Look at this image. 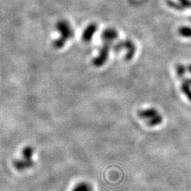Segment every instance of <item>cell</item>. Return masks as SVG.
I'll return each mask as SVG.
<instances>
[{
	"label": "cell",
	"instance_id": "8",
	"mask_svg": "<svg viewBox=\"0 0 191 191\" xmlns=\"http://www.w3.org/2000/svg\"><path fill=\"white\" fill-rule=\"evenodd\" d=\"M181 89L183 93L185 94L186 96L188 97V99L191 101V88L190 85L188 84L187 81L185 80H183L182 84H181Z\"/></svg>",
	"mask_w": 191,
	"mask_h": 191
},
{
	"label": "cell",
	"instance_id": "1",
	"mask_svg": "<svg viewBox=\"0 0 191 191\" xmlns=\"http://www.w3.org/2000/svg\"><path fill=\"white\" fill-rule=\"evenodd\" d=\"M56 29L61 36L53 41V45L55 49H61L65 45L67 41L74 36V31L71 25L65 20L58 21L56 24Z\"/></svg>",
	"mask_w": 191,
	"mask_h": 191
},
{
	"label": "cell",
	"instance_id": "10",
	"mask_svg": "<svg viewBox=\"0 0 191 191\" xmlns=\"http://www.w3.org/2000/svg\"><path fill=\"white\" fill-rule=\"evenodd\" d=\"M178 33L184 38H191V28L188 26H181L178 29Z\"/></svg>",
	"mask_w": 191,
	"mask_h": 191
},
{
	"label": "cell",
	"instance_id": "18",
	"mask_svg": "<svg viewBox=\"0 0 191 191\" xmlns=\"http://www.w3.org/2000/svg\"><path fill=\"white\" fill-rule=\"evenodd\" d=\"M190 21H191V17H190Z\"/></svg>",
	"mask_w": 191,
	"mask_h": 191
},
{
	"label": "cell",
	"instance_id": "16",
	"mask_svg": "<svg viewBox=\"0 0 191 191\" xmlns=\"http://www.w3.org/2000/svg\"><path fill=\"white\" fill-rule=\"evenodd\" d=\"M187 71H188V72H190L191 74V64H189L187 67Z\"/></svg>",
	"mask_w": 191,
	"mask_h": 191
},
{
	"label": "cell",
	"instance_id": "13",
	"mask_svg": "<svg viewBox=\"0 0 191 191\" xmlns=\"http://www.w3.org/2000/svg\"><path fill=\"white\" fill-rule=\"evenodd\" d=\"M187 70V67H185L183 64L178 63L176 66V74L179 78H183V76L185 75V72Z\"/></svg>",
	"mask_w": 191,
	"mask_h": 191
},
{
	"label": "cell",
	"instance_id": "9",
	"mask_svg": "<svg viewBox=\"0 0 191 191\" xmlns=\"http://www.w3.org/2000/svg\"><path fill=\"white\" fill-rule=\"evenodd\" d=\"M162 121H163L162 116L159 115V114H158L157 115L154 116V118L146 120V123H147V125H150V127H154L157 126L158 125H160L161 123H162Z\"/></svg>",
	"mask_w": 191,
	"mask_h": 191
},
{
	"label": "cell",
	"instance_id": "6",
	"mask_svg": "<svg viewBox=\"0 0 191 191\" xmlns=\"http://www.w3.org/2000/svg\"><path fill=\"white\" fill-rule=\"evenodd\" d=\"M14 167L16 169L21 171V170L27 169L29 168L32 167L33 166V162L32 160H28L23 158L21 159L15 161L14 162Z\"/></svg>",
	"mask_w": 191,
	"mask_h": 191
},
{
	"label": "cell",
	"instance_id": "3",
	"mask_svg": "<svg viewBox=\"0 0 191 191\" xmlns=\"http://www.w3.org/2000/svg\"><path fill=\"white\" fill-rule=\"evenodd\" d=\"M112 42L103 41L101 50L99 51V54L93 60V64L96 67H100L106 63L108 58L109 52L111 48Z\"/></svg>",
	"mask_w": 191,
	"mask_h": 191
},
{
	"label": "cell",
	"instance_id": "12",
	"mask_svg": "<svg viewBox=\"0 0 191 191\" xmlns=\"http://www.w3.org/2000/svg\"><path fill=\"white\" fill-rule=\"evenodd\" d=\"M166 4L170 8H172L177 11H183L185 9V8L179 2H176L173 0H166Z\"/></svg>",
	"mask_w": 191,
	"mask_h": 191
},
{
	"label": "cell",
	"instance_id": "5",
	"mask_svg": "<svg viewBox=\"0 0 191 191\" xmlns=\"http://www.w3.org/2000/svg\"><path fill=\"white\" fill-rule=\"evenodd\" d=\"M118 32L114 29H107L101 34V38L103 41L113 42L118 38Z\"/></svg>",
	"mask_w": 191,
	"mask_h": 191
},
{
	"label": "cell",
	"instance_id": "17",
	"mask_svg": "<svg viewBox=\"0 0 191 191\" xmlns=\"http://www.w3.org/2000/svg\"><path fill=\"white\" fill-rule=\"evenodd\" d=\"M185 80L191 86V79H185Z\"/></svg>",
	"mask_w": 191,
	"mask_h": 191
},
{
	"label": "cell",
	"instance_id": "2",
	"mask_svg": "<svg viewBox=\"0 0 191 191\" xmlns=\"http://www.w3.org/2000/svg\"><path fill=\"white\" fill-rule=\"evenodd\" d=\"M123 49H126L127 50V53L125 56V60L126 61L131 60L136 52V48L133 42L127 39V40L118 42L113 47V50L116 53H118L119 51L122 50Z\"/></svg>",
	"mask_w": 191,
	"mask_h": 191
},
{
	"label": "cell",
	"instance_id": "7",
	"mask_svg": "<svg viewBox=\"0 0 191 191\" xmlns=\"http://www.w3.org/2000/svg\"><path fill=\"white\" fill-rule=\"evenodd\" d=\"M159 113L158 111L156 110L154 108H149L146 109V110H142L139 111L138 113V116L142 119H151L154 117V116L157 115Z\"/></svg>",
	"mask_w": 191,
	"mask_h": 191
},
{
	"label": "cell",
	"instance_id": "15",
	"mask_svg": "<svg viewBox=\"0 0 191 191\" xmlns=\"http://www.w3.org/2000/svg\"><path fill=\"white\" fill-rule=\"evenodd\" d=\"M179 3L185 9H191V0H178Z\"/></svg>",
	"mask_w": 191,
	"mask_h": 191
},
{
	"label": "cell",
	"instance_id": "4",
	"mask_svg": "<svg viewBox=\"0 0 191 191\" xmlns=\"http://www.w3.org/2000/svg\"><path fill=\"white\" fill-rule=\"evenodd\" d=\"M98 29L97 24L95 23H92L88 25V26L86 28L82 34V40L84 43H90L92 39L94 37V35Z\"/></svg>",
	"mask_w": 191,
	"mask_h": 191
},
{
	"label": "cell",
	"instance_id": "14",
	"mask_svg": "<svg viewBox=\"0 0 191 191\" xmlns=\"http://www.w3.org/2000/svg\"><path fill=\"white\" fill-rule=\"evenodd\" d=\"M72 191H92L90 185L86 183H81L78 184Z\"/></svg>",
	"mask_w": 191,
	"mask_h": 191
},
{
	"label": "cell",
	"instance_id": "11",
	"mask_svg": "<svg viewBox=\"0 0 191 191\" xmlns=\"http://www.w3.org/2000/svg\"><path fill=\"white\" fill-rule=\"evenodd\" d=\"M23 158L28 160H32V157L33 154V149L31 146H26L22 151Z\"/></svg>",
	"mask_w": 191,
	"mask_h": 191
}]
</instances>
